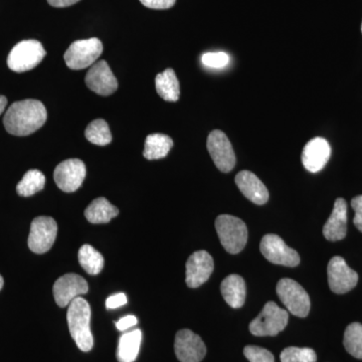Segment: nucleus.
<instances>
[{"mask_svg":"<svg viewBox=\"0 0 362 362\" xmlns=\"http://www.w3.org/2000/svg\"><path fill=\"white\" fill-rule=\"evenodd\" d=\"M47 112L45 105L37 100L16 102L7 109L4 125L9 134L28 136L45 125Z\"/></svg>","mask_w":362,"mask_h":362,"instance_id":"f257e3e1","label":"nucleus"},{"mask_svg":"<svg viewBox=\"0 0 362 362\" xmlns=\"http://www.w3.org/2000/svg\"><path fill=\"white\" fill-rule=\"evenodd\" d=\"M90 308L84 298L77 297L69 305L66 320L71 337L82 351L88 352L94 346V338L90 328Z\"/></svg>","mask_w":362,"mask_h":362,"instance_id":"f03ea898","label":"nucleus"},{"mask_svg":"<svg viewBox=\"0 0 362 362\" xmlns=\"http://www.w3.org/2000/svg\"><path fill=\"white\" fill-rule=\"evenodd\" d=\"M216 230L223 247L230 254H239L246 247V223L237 216L221 214L216 220Z\"/></svg>","mask_w":362,"mask_h":362,"instance_id":"7ed1b4c3","label":"nucleus"},{"mask_svg":"<svg viewBox=\"0 0 362 362\" xmlns=\"http://www.w3.org/2000/svg\"><path fill=\"white\" fill-rule=\"evenodd\" d=\"M289 313L275 302H268L257 318L250 323L249 329L255 337H276L285 329Z\"/></svg>","mask_w":362,"mask_h":362,"instance_id":"20e7f679","label":"nucleus"},{"mask_svg":"<svg viewBox=\"0 0 362 362\" xmlns=\"http://www.w3.org/2000/svg\"><path fill=\"white\" fill-rule=\"evenodd\" d=\"M44 47L39 40H26L14 45L7 58V65L11 71L23 73L33 70L44 59Z\"/></svg>","mask_w":362,"mask_h":362,"instance_id":"39448f33","label":"nucleus"},{"mask_svg":"<svg viewBox=\"0 0 362 362\" xmlns=\"http://www.w3.org/2000/svg\"><path fill=\"white\" fill-rule=\"evenodd\" d=\"M103 52V44L101 40L92 39L76 40L66 49L64 59L66 66L71 70H83L96 63Z\"/></svg>","mask_w":362,"mask_h":362,"instance_id":"423d86ee","label":"nucleus"},{"mask_svg":"<svg viewBox=\"0 0 362 362\" xmlns=\"http://www.w3.org/2000/svg\"><path fill=\"white\" fill-rule=\"evenodd\" d=\"M277 294L281 302L285 305L288 312L293 315L304 318L310 312V298L296 281L282 279L277 284Z\"/></svg>","mask_w":362,"mask_h":362,"instance_id":"0eeeda50","label":"nucleus"},{"mask_svg":"<svg viewBox=\"0 0 362 362\" xmlns=\"http://www.w3.org/2000/svg\"><path fill=\"white\" fill-rule=\"evenodd\" d=\"M58 225L51 216H37L33 221L28 235V247L35 254H45L56 242Z\"/></svg>","mask_w":362,"mask_h":362,"instance_id":"6e6552de","label":"nucleus"},{"mask_svg":"<svg viewBox=\"0 0 362 362\" xmlns=\"http://www.w3.org/2000/svg\"><path fill=\"white\" fill-rule=\"evenodd\" d=\"M262 254L271 263L286 267H296L300 264L299 254L288 247L277 235H266L259 245Z\"/></svg>","mask_w":362,"mask_h":362,"instance_id":"1a4fd4ad","label":"nucleus"},{"mask_svg":"<svg viewBox=\"0 0 362 362\" xmlns=\"http://www.w3.org/2000/svg\"><path fill=\"white\" fill-rule=\"evenodd\" d=\"M207 150L216 168L221 173L232 171L235 165V156L232 143L228 136L221 130H214L207 137Z\"/></svg>","mask_w":362,"mask_h":362,"instance_id":"9d476101","label":"nucleus"},{"mask_svg":"<svg viewBox=\"0 0 362 362\" xmlns=\"http://www.w3.org/2000/svg\"><path fill=\"white\" fill-rule=\"evenodd\" d=\"M327 274L331 291L337 294L351 291L358 282V274L350 269L341 257H333L330 259Z\"/></svg>","mask_w":362,"mask_h":362,"instance_id":"9b49d317","label":"nucleus"},{"mask_svg":"<svg viewBox=\"0 0 362 362\" xmlns=\"http://www.w3.org/2000/svg\"><path fill=\"white\" fill-rule=\"evenodd\" d=\"M86 173L84 162L80 159H68L61 162L54 169V180L59 189L74 192L82 187Z\"/></svg>","mask_w":362,"mask_h":362,"instance_id":"f8f14e48","label":"nucleus"},{"mask_svg":"<svg viewBox=\"0 0 362 362\" xmlns=\"http://www.w3.org/2000/svg\"><path fill=\"white\" fill-rule=\"evenodd\" d=\"M52 291L56 303L61 308H65L76 298L87 294L89 285L82 276L73 273L66 274L56 281Z\"/></svg>","mask_w":362,"mask_h":362,"instance_id":"ddd939ff","label":"nucleus"},{"mask_svg":"<svg viewBox=\"0 0 362 362\" xmlns=\"http://www.w3.org/2000/svg\"><path fill=\"white\" fill-rule=\"evenodd\" d=\"M175 351L180 362H201L206 356V347L199 335L182 329L176 333Z\"/></svg>","mask_w":362,"mask_h":362,"instance_id":"4468645a","label":"nucleus"},{"mask_svg":"<svg viewBox=\"0 0 362 362\" xmlns=\"http://www.w3.org/2000/svg\"><path fill=\"white\" fill-rule=\"evenodd\" d=\"M85 82L90 90L100 96H110L118 89V81L106 61L97 62L90 66Z\"/></svg>","mask_w":362,"mask_h":362,"instance_id":"2eb2a0df","label":"nucleus"},{"mask_svg":"<svg viewBox=\"0 0 362 362\" xmlns=\"http://www.w3.org/2000/svg\"><path fill=\"white\" fill-rule=\"evenodd\" d=\"M214 269V259L206 251L194 252L187 262L185 282L189 288H199L204 284Z\"/></svg>","mask_w":362,"mask_h":362,"instance_id":"dca6fc26","label":"nucleus"},{"mask_svg":"<svg viewBox=\"0 0 362 362\" xmlns=\"http://www.w3.org/2000/svg\"><path fill=\"white\" fill-rule=\"evenodd\" d=\"M331 156V147L327 140L316 137L305 145L302 152V163L312 173L322 170Z\"/></svg>","mask_w":362,"mask_h":362,"instance_id":"f3484780","label":"nucleus"},{"mask_svg":"<svg viewBox=\"0 0 362 362\" xmlns=\"http://www.w3.org/2000/svg\"><path fill=\"white\" fill-rule=\"evenodd\" d=\"M235 185L249 201L259 206L269 201V192L266 185L251 171H240L235 176Z\"/></svg>","mask_w":362,"mask_h":362,"instance_id":"a211bd4d","label":"nucleus"},{"mask_svg":"<svg viewBox=\"0 0 362 362\" xmlns=\"http://www.w3.org/2000/svg\"><path fill=\"white\" fill-rule=\"evenodd\" d=\"M347 204L343 199H337L332 214L323 228V235L330 242H337L346 237Z\"/></svg>","mask_w":362,"mask_h":362,"instance_id":"6ab92c4d","label":"nucleus"},{"mask_svg":"<svg viewBox=\"0 0 362 362\" xmlns=\"http://www.w3.org/2000/svg\"><path fill=\"white\" fill-rule=\"evenodd\" d=\"M221 292L226 303L233 308H240L246 301L247 287L244 279L232 274L221 282Z\"/></svg>","mask_w":362,"mask_h":362,"instance_id":"aec40b11","label":"nucleus"},{"mask_svg":"<svg viewBox=\"0 0 362 362\" xmlns=\"http://www.w3.org/2000/svg\"><path fill=\"white\" fill-rule=\"evenodd\" d=\"M118 214L119 209L111 204L105 197L94 199L85 211L86 218L90 223H95V225L109 223Z\"/></svg>","mask_w":362,"mask_h":362,"instance_id":"412c9836","label":"nucleus"},{"mask_svg":"<svg viewBox=\"0 0 362 362\" xmlns=\"http://www.w3.org/2000/svg\"><path fill=\"white\" fill-rule=\"evenodd\" d=\"M142 341V332L140 329L124 333L119 339L117 358L119 362H134L139 354Z\"/></svg>","mask_w":362,"mask_h":362,"instance_id":"4be33fe9","label":"nucleus"},{"mask_svg":"<svg viewBox=\"0 0 362 362\" xmlns=\"http://www.w3.org/2000/svg\"><path fill=\"white\" fill-rule=\"evenodd\" d=\"M156 87L159 96L165 101L176 102L180 99V82L173 69H168L156 76Z\"/></svg>","mask_w":362,"mask_h":362,"instance_id":"5701e85b","label":"nucleus"},{"mask_svg":"<svg viewBox=\"0 0 362 362\" xmlns=\"http://www.w3.org/2000/svg\"><path fill=\"white\" fill-rule=\"evenodd\" d=\"M173 141L168 135L150 134L145 140L143 156L148 160H157L168 156L169 151L173 148Z\"/></svg>","mask_w":362,"mask_h":362,"instance_id":"b1692460","label":"nucleus"},{"mask_svg":"<svg viewBox=\"0 0 362 362\" xmlns=\"http://www.w3.org/2000/svg\"><path fill=\"white\" fill-rule=\"evenodd\" d=\"M78 263L90 275H98L104 268V257L90 245H84L78 250Z\"/></svg>","mask_w":362,"mask_h":362,"instance_id":"393cba45","label":"nucleus"},{"mask_svg":"<svg viewBox=\"0 0 362 362\" xmlns=\"http://www.w3.org/2000/svg\"><path fill=\"white\" fill-rule=\"evenodd\" d=\"M45 185V176L42 171L37 169H32L23 175V180L18 182L16 187V192L21 197H28L37 194L44 189Z\"/></svg>","mask_w":362,"mask_h":362,"instance_id":"a878e982","label":"nucleus"},{"mask_svg":"<svg viewBox=\"0 0 362 362\" xmlns=\"http://www.w3.org/2000/svg\"><path fill=\"white\" fill-rule=\"evenodd\" d=\"M85 136L88 141L98 146H106L112 142L110 128L103 119L92 121L86 128Z\"/></svg>","mask_w":362,"mask_h":362,"instance_id":"bb28decb","label":"nucleus"},{"mask_svg":"<svg viewBox=\"0 0 362 362\" xmlns=\"http://www.w3.org/2000/svg\"><path fill=\"white\" fill-rule=\"evenodd\" d=\"M343 344L349 354L357 359H362V324L354 322L347 326Z\"/></svg>","mask_w":362,"mask_h":362,"instance_id":"cd10ccee","label":"nucleus"},{"mask_svg":"<svg viewBox=\"0 0 362 362\" xmlns=\"http://www.w3.org/2000/svg\"><path fill=\"white\" fill-rule=\"evenodd\" d=\"M282 362H316L315 351L311 349H300V347H287L281 352Z\"/></svg>","mask_w":362,"mask_h":362,"instance_id":"c85d7f7f","label":"nucleus"},{"mask_svg":"<svg viewBox=\"0 0 362 362\" xmlns=\"http://www.w3.org/2000/svg\"><path fill=\"white\" fill-rule=\"evenodd\" d=\"M244 354L250 362H275V357L269 350L255 345L245 347Z\"/></svg>","mask_w":362,"mask_h":362,"instance_id":"c756f323","label":"nucleus"},{"mask_svg":"<svg viewBox=\"0 0 362 362\" xmlns=\"http://www.w3.org/2000/svg\"><path fill=\"white\" fill-rule=\"evenodd\" d=\"M202 62L209 68L221 69L228 65L230 58L226 52H206L202 57Z\"/></svg>","mask_w":362,"mask_h":362,"instance_id":"7c9ffc66","label":"nucleus"},{"mask_svg":"<svg viewBox=\"0 0 362 362\" xmlns=\"http://www.w3.org/2000/svg\"><path fill=\"white\" fill-rule=\"evenodd\" d=\"M351 206L354 211H356L354 216V223L356 226L357 230L362 233V195L354 197L351 201Z\"/></svg>","mask_w":362,"mask_h":362,"instance_id":"2f4dec72","label":"nucleus"},{"mask_svg":"<svg viewBox=\"0 0 362 362\" xmlns=\"http://www.w3.org/2000/svg\"><path fill=\"white\" fill-rule=\"evenodd\" d=\"M176 0H140L145 7L151 9H168L175 4Z\"/></svg>","mask_w":362,"mask_h":362,"instance_id":"473e14b6","label":"nucleus"},{"mask_svg":"<svg viewBox=\"0 0 362 362\" xmlns=\"http://www.w3.org/2000/svg\"><path fill=\"white\" fill-rule=\"evenodd\" d=\"M127 303V296L124 293H118V294L112 295L106 301L107 309H117L122 307Z\"/></svg>","mask_w":362,"mask_h":362,"instance_id":"72a5a7b5","label":"nucleus"},{"mask_svg":"<svg viewBox=\"0 0 362 362\" xmlns=\"http://www.w3.org/2000/svg\"><path fill=\"white\" fill-rule=\"evenodd\" d=\"M138 323L137 318L133 315H127L121 318L118 322L116 323L117 329L124 331L128 328L133 327Z\"/></svg>","mask_w":362,"mask_h":362,"instance_id":"f704fd0d","label":"nucleus"},{"mask_svg":"<svg viewBox=\"0 0 362 362\" xmlns=\"http://www.w3.org/2000/svg\"><path fill=\"white\" fill-rule=\"evenodd\" d=\"M78 1L80 0H47V2L52 6L58 7V8L73 6V4H77Z\"/></svg>","mask_w":362,"mask_h":362,"instance_id":"c9c22d12","label":"nucleus"},{"mask_svg":"<svg viewBox=\"0 0 362 362\" xmlns=\"http://www.w3.org/2000/svg\"><path fill=\"white\" fill-rule=\"evenodd\" d=\"M7 99L4 96H0V115L6 110Z\"/></svg>","mask_w":362,"mask_h":362,"instance_id":"e433bc0d","label":"nucleus"},{"mask_svg":"<svg viewBox=\"0 0 362 362\" xmlns=\"http://www.w3.org/2000/svg\"><path fill=\"white\" fill-rule=\"evenodd\" d=\"M4 278H2V276L0 275V290H1L2 287H4Z\"/></svg>","mask_w":362,"mask_h":362,"instance_id":"4c0bfd02","label":"nucleus"},{"mask_svg":"<svg viewBox=\"0 0 362 362\" xmlns=\"http://www.w3.org/2000/svg\"><path fill=\"white\" fill-rule=\"evenodd\" d=\"M361 33H362V23H361Z\"/></svg>","mask_w":362,"mask_h":362,"instance_id":"58836bf2","label":"nucleus"}]
</instances>
